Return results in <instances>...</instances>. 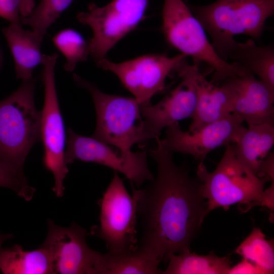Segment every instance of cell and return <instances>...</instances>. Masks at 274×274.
Wrapping results in <instances>:
<instances>
[{"mask_svg":"<svg viewBox=\"0 0 274 274\" xmlns=\"http://www.w3.org/2000/svg\"><path fill=\"white\" fill-rule=\"evenodd\" d=\"M228 58L253 75L274 93V49L272 45L257 46L252 39L236 42Z\"/></svg>","mask_w":274,"mask_h":274,"instance_id":"44dd1931","label":"cell"},{"mask_svg":"<svg viewBox=\"0 0 274 274\" xmlns=\"http://www.w3.org/2000/svg\"><path fill=\"white\" fill-rule=\"evenodd\" d=\"M155 140L156 147L148 154L156 163V178L142 189L131 183V189L143 231L139 244L167 262L172 254L190 251L191 243L207 215V203L201 182L190 177L187 164L177 165L173 152L159 137Z\"/></svg>","mask_w":274,"mask_h":274,"instance_id":"6da1fadb","label":"cell"},{"mask_svg":"<svg viewBox=\"0 0 274 274\" xmlns=\"http://www.w3.org/2000/svg\"><path fill=\"white\" fill-rule=\"evenodd\" d=\"M36 84L33 77L23 80L16 91L0 101V159L22 174L29 151L41 141V111L34 99Z\"/></svg>","mask_w":274,"mask_h":274,"instance_id":"277c9868","label":"cell"},{"mask_svg":"<svg viewBox=\"0 0 274 274\" xmlns=\"http://www.w3.org/2000/svg\"><path fill=\"white\" fill-rule=\"evenodd\" d=\"M196 174L201 183L202 195L207 200V215L218 208L227 211L234 204L244 206L242 212L259 205L273 211V180L254 174L237 158L233 143L226 146L213 172H208L201 162Z\"/></svg>","mask_w":274,"mask_h":274,"instance_id":"7a4b0ae2","label":"cell"},{"mask_svg":"<svg viewBox=\"0 0 274 274\" xmlns=\"http://www.w3.org/2000/svg\"><path fill=\"white\" fill-rule=\"evenodd\" d=\"M149 1L113 0L101 7L90 3L88 11L77 14L78 20L92 30L88 47L89 55L96 63L137 26L144 17Z\"/></svg>","mask_w":274,"mask_h":274,"instance_id":"52a82bcc","label":"cell"},{"mask_svg":"<svg viewBox=\"0 0 274 274\" xmlns=\"http://www.w3.org/2000/svg\"><path fill=\"white\" fill-rule=\"evenodd\" d=\"M99 225L92 235L104 240L109 252L120 253L139 245L136 229L137 203L135 195L127 192L116 172L99 201Z\"/></svg>","mask_w":274,"mask_h":274,"instance_id":"9c48e42d","label":"cell"},{"mask_svg":"<svg viewBox=\"0 0 274 274\" xmlns=\"http://www.w3.org/2000/svg\"><path fill=\"white\" fill-rule=\"evenodd\" d=\"M229 273H263V272L257 266L243 258L237 264L231 266Z\"/></svg>","mask_w":274,"mask_h":274,"instance_id":"83f0119b","label":"cell"},{"mask_svg":"<svg viewBox=\"0 0 274 274\" xmlns=\"http://www.w3.org/2000/svg\"><path fill=\"white\" fill-rule=\"evenodd\" d=\"M161 261L150 248L139 244L120 253H102L99 274H156Z\"/></svg>","mask_w":274,"mask_h":274,"instance_id":"d6986e66","label":"cell"},{"mask_svg":"<svg viewBox=\"0 0 274 274\" xmlns=\"http://www.w3.org/2000/svg\"><path fill=\"white\" fill-rule=\"evenodd\" d=\"M192 76L196 105L189 128V131L191 132L231 114L232 100L231 92L227 83L223 81L219 85H216L209 82L196 64H193Z\"/></svg>","mask_w":274,"mask_h":274,"instance_id":"2e32d148","label":"cell"},{"mask_svg":"<svg viewBox=\"0 0 274 274\" xmlns=\"http://www.w3.org/2000/svg\"><path fill=\"white\" fill-rule=\"evenodd\" d=\"M162 19L161 30L168 44L195 61L209 65L214 71L211 82L214 84L218 85L226 79L247 71L218 55L202 25L183 0H164Z\"/></svg>","mask_w":274,"mask_h":274,"instance_id":"8992f818","label":"cell"},{"mask_svg":"<svg viewBox=\"0 0 274 274\" xmlns=\"http://www.w3.org/2000/svg\"><path fill=\"white\" fill-rule=\"evenodd\" d=\"M0 187L10 188L26 200L31 199L35 189L30 187L24 174L17 173L0 159Z\"/></svg>","mask_w":274,"mask_h":274,"instance_id":"484cf974","label":"cell"},{"mask_svg":"<svg viewBox=\"0 0 274 274\" xmlns=\"http://www.w3.org/2000/svg\"><path fill=\"white\" fill-rule=\"evenodd\" d=\"M2 32L14 58L17 78L23 81L32 78L36 67L42 64L43 39L32 30L23 29L21 24L10 23Z\"/></svg>","mask_w":274,"mask_h":274,"instance_id":"e0dca14e","label":"cell"},{"mask_svg":"<svg viewBox=\"0 0 274 274\" xmlns=\"http://www.w3.org/2000/svg\"><path fill=\"white\" fill-rule=\"evenodd\" d=\"M233 144L237 158L260 178L264 160L274 144V125L249 124Z\"/></svg>","mask_w":274,"mask_h":274,"instance_id":"ac0fdd59","label":"cell"},{"mask_svg":"<svg viewBox=\"0 0 274 274\" xmlns=\"http://www.w3.org/2000/svg\"><path fill=\"white\" fill-rule=\"evenodd\" d=\"M75 0H41L31 14L21 19V23L32 28V30L43 40L48 28Z\"/></svg>","mask_w":274,"mask_h":274,"instance_id":"d4e9b609","label":"cell"},{"mask_svg":"<svg viewBox=\"0 0 274 274\" xmlns=\"http://www.w3.org/2000/svg\"><path fill=\"white\" fill-rule=\"evenodd\" d=\"M58 54H43L42 80L45 98L41 111V138L44 148L43 164L53 174V191L58 197L63 195L64 180L68 172L65 161L66 143L63 120L58 102L55 79V67Z\"/></svg>","mask_w":274,"mask_h":274,"instance_id":"ba28073f","label":"cell"},{"mask_svg":"<svg viewBox=\"0 0 274 274\" xmlns=\"http://www.w3.org/2000/svg\"><path fill=\"white\" fill-rule=\"evenodd\" d=\"M58 50L65 56L64 68L73 72L77 64L86 60L89 55L88 43L79 32L72 28L60 30L52 39Z\"/></svg>","mask_w":274,"mask_h":274,"instance_id":"cb8c5ba5","label":"cell"},{"mask_svg":"<svg viewBox=\"0 0 274 274\" xmlns=\"http://www.w3.org/2000/svg\"><path fill=\"white\" fill-rule=\"evenodd\" d=\"M189 8L216 53L227 61L236 43L235 36L246 35L260 41L266 20L273 14L274 0H217Z\"/></svg>","mask_w":274,"mask_h":274,"instance_id":"3957f363","label":"cell"},{"mask_svg":"<svg viewBox=\"0 0 274 274\" xmlns=\"http://www.w3.org/2000/svg\"><path fill=\"white\" fill-rule=\"evenodd\" d=\"M273 240H268L259 228L254 227L235 252L256 266L263 273H273Z\"/></svg>","mask_w":274,"mask_h":274,"instance_id":"603a6c76","label":"cell"},{"mask_svg":"<svg viewBox=\"0 0 274 274\" xmlns=\"http://www.w3.org/2000/svg\"><path fill=\"white\" fill-rule=\"evenodd\" d=\"M162 274H228L232 261L228 256L219 257L213 251L200 255L190 251L170 255Z\"/></svg>","mask_w":274,"mask_h":274,"instance_id":"7402d4cb","label":"cell"},{"mask_svg":"<svg viewBox=\"0 0 274 274\" xmlns=\"http://www.w3.org/2000/svg\"><path fill=\"white\" fill-rule=\"evenodd\" d=\"M35 6V0H0V17L10 23L21 24V19L29 16Z\"/></svg>","mask_w":274,"mask_h":274,"instance_id":"4316f807","label":"cell"},{"mask_svg":"<svg viewBox=\"0 0 274 274\" xmlns=\"http://www.w3.org/2000/svg\"><path fill=\"white\" fill-rule=\"evenodd\" d=\"M66 144L64 158L67 164L76 159L97 163L121 173L138 187L154 179L148 168L146 150L135 152L114 150L93 136L81 135L71 128L67 129Z\"/></svg>","mask_w":274,"mask_h":274,"instance_id":"8fae6325","label":"cell"},{"mask_svg":"<svg viewBox=\"0 0 274 274\" xmlns=\"http://www.w3.org/2000/svg\"><path fill=\"white\" fill-rule=\"evenodd\" d=\"M47 223V235L41 246L51 255L54 273L98 274L102 253L88 246L87 231L75 222L68 227L51 219Z\"/></svg>","mask_w":274,"mask_h":274,"instance_id":"7c38bea8","label":"cell"},{"mask_svg":"<svg viewBox=\"0 0 274 274\" xmlns=\"http://www.w3.org/2000/svg\"><path fill=\"white\" fill-rule=\"evenodd\" d=\"M192 65L186 58L183 59L175 70L181 79L180 83L157 104L141 106L142 117L156 138L159 137L164 128L182 120L192 118L196 105Z\"/></svg>","mask_w":274,"mask_h":274,"instance_id":"5bb4252c","label":"cell"},{"mask_svg":"<svg viewBox=\"0 0 274 274\" xmlns=\"http://www.w3.org/2000/svg\"><path fill=\"white\" fill-rule=\"evenodd\" d=\"M75 83L90 93L94 102L96 125L92 136L124 152L131 151L135 144H143L156 138L148 128L141 105L134 97L111 95L101 91L96 86L77 74Z\"/></svg>","mask_w":274,"mask_h":274,"instance_id":"5b68a950","label":"cell"},{"mask_svg":"<svg viewBox=\"0 0 274 274\" xmlns=\"http://www.w3.org/2000/svg\"><path fill=\"white\" fill-rule=\"evenodd\" d=\"M13 235L11 234H4L0 233V251L2 248V245L5 241L12 238Z\"/></svg>","mask_w":274,"mask_h":274,"instance_id":"f1b7e54d","label":"cell"},{"mask_svg":"<svg viewBox=\"0 0 274 274\" xmlns=\"http://www.w3.org/2000/svg\"><path fill=\"white\" fill-rule=\"evenodd\" d=\"M186 57L182 53L171 57L150 54L120 63L105 58L96 64L115 74L140 105L147 106L154 95L165 89L166 78Z\"/></svg>","mask_w":274,"mask_h":274,"instance_id":"30bf717a","label":"cell"},{"mask_svg":"<svg viewBox=\"0 0 274 274\" xmlns=\"http://www.w3.org/2000/svg\"><path fill=\"white\" fill-rule=\"evenodd\" d=\"M243 122L237 114L231 113L193 132L182 130L176 123L166 128L161 142L169 151L191 155L199 163L215 149L235 143L245 128Z\"/></svg>","mask_w":274,"mask_h":274,"instance_id":"4fadbf2b","label":"cell"},{"mask_svg":"<svg viewBox=\"0 0 274 274\" xmlns=\"http://www.w3.org/2000/svg\"><path fill=\"white\" fill-rule=\"evenodd\" d=\"M223 81L231 92V113L237 114L248 125H274V93L263 83L248 71Z\"/></svg>","mask_w":274,"mask_h":274,"instance_id":"9a60e30c","label":"cell"},{"mask_svg":"<svg viewBox=\"0 0 274 274\" xmlns=\"http://www.w3.org/2000/svg\"><path fill=\"white\" fill-rule=\"evenodd\" d=\"M0 270L4 274L54 273L52 258L44 247L25 251L19 245L0 251Z\"/></svg>","mask_w":274,"mask_h":274,"instance_id":"ffe728a7","label":"cell"}]
</instances>
